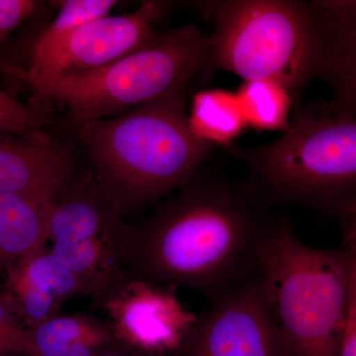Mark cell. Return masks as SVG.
<instances>
[{
  "label": "cell",
  "mask_w": 356,
  "mask_h": 356,
  "mask_svg": "<svg viewBox=\"0 0 356 356\" xmlns=\"http://www.w3.org/2000/svg\"><path fill=\"white\" fill-rule=\"evenodd\" d=\"M275 218L247 184L201 170L128 225L125 273L214 298L254 277Z\"/></svg>",
  "instance_id": "1"
},
{
  "label": "cell",
  "mask_w": 356,
  "mask_h": 356,
  "mask_svg": "<svg viewBox=\"0 0 356 356\" xmlns=\"http://www.w3.org/2000/svg\"><path fill=\"white\" fill-rule=\"evenodd\" d=\"M186 99L187 91H181L120 116L72 125L124 219L181 188L216 149L191 133Z\"/></svg>",
  "instance_id": "2"
},
{
  "label": "cell",
  "mask_w": 356,
  "mask_h": 356,
  "mask_svg": "<svg viewBox=\"0 0 356 356\" xmlns=\"http://www.w3.org/2000/svg\"><path fill=\"white\" fill-rule=\"evenodd\" d=\"M346 247L318 248L276 216L255 274L261 298L291 356H339L350 303Z\"/></svg>",
  "instance_id": "3"
},
{
  "label": "cell",
  "mask_w": 356,
  "mask_h": 356,
  "mask_svg": "<svg viewBox=\"0 0 356 356\" xmlns=\"http://www.w3.org/2000/svg\"><path fill=\"white\" fill-rule=\"evenodd\" d=\"M245 184L269 206H301L341 216L356 202V116L323 103L296 117L270 144L227 147Z\"/></svg>",
  "instance_id": "4"
},
{
  "label": "cell",
  "mask_w": 356,
  "mask_h": 356,
  "mask_svg": "<svg viewBox=\"0 0 356 356\" xmlns=\"http://www.w3.org/2000/svg\"><path fill=\"white\" fill-rule=\"evenodd\" d=\"M213 21L209 37L213 72L243 81L266 79L298 102L318 79L325 36L310 1L211 0L196 2Z\"/></svg>",
  "instance_id": "5"
},
{
  "label": "cell",
  "mask_w": 356,
  "mask_h": 356,
  "mask_svg": "<svg viewBox=\"0 0 356 356\" xmlns=\"http://www.w3.org/2000/svg\"><path fill=\"white\" fill-rule=\"evenodd\" d=\"M209 37L188 24L159 33L130 55L102 69L74 76L26 79L41 97L67 107L70 126L113 118L173 93L188 91L208 76Z\"/></svg>",
  "instance_id": "6"
},
{
  "label": "cell",
  "mask_w": 356,
  "mask_h": 356,
  "mask_svg": "<svg viewBox=\"0 0 356 356\" xmlns=\"http://www.w3.org/2000/svg\"><path fill=\"white\" fill-rule=\"evenodd\" d=\"M128 225L93 172H77L51 207L50 250L76 274L91 299L125 273Z\"/></svg>",
  "instance_id": "7"
},
{
  "label": "cell",
  "mask_w": 356,
  "mask_h": 356,
  "mask_svg": "<svg viewBox=\"0 0 356 356\" xmlns=\"http://www.w3.org/2000/svg\"><path fill=\"white\" fill-rule=\"evenodd\" d=\"M92 301L115 343L151 356L177 355L198 318L179 298L177 287L127 273Z\"/></svg>",
  "instance_id": "8"
},
{
  "label": "cell",
  "mask_w": 356,
  "mask_h": 356,
  "mask_svg": "<svg viewBox=\"0 0 356 356\" xmlns=\"http://www.w3.org/2000/svg\"><path fill=\"white\" fill-rule=\"evenodd\" d=\"M172 7L170 2L147 0L133 13L91 21L55 48L32 54L29 69L0 60V72L22 81L74 76L102 69L153 40L159 34L156 25Z\"/></svg>",
  "instance_id": "9"
},
{
  "label": "cell",
  "mask_w": 356,
  "mask_h": 356,
  "mask_svg": "<svg viewBox=\"0 0 356 356\" xmlns=\"http://www.w3.org/2000/svg\"><path fill=\"white\" fill-rule=\"evenodd\" d=\"M178 356H291L255 277L210 299Z\"/></svg>",
  "instance_id": "10"
},
{
  "label": "cell",
  "mask_w": 356,
  "mask_h": 356,
  "mask_svg": "<svg viewBox=\"0 0 356 356\" xmlns=\"http://www.w3.org/2000/svg\"><path fill=\"white\" fill-rule=\"evenodd\" d=\"M76 156L50 136L28 137L0 131V194L56 202L72 184Z\"/></svg>",
  "instance_id": "11"
},
{
  "label": "cell",
  "mask_w": 356,
  "mask_h": 356,
  "mask_svg": "<svg viewBox=\"0 0 356 356\" xmlns=\"http://www.w3.org/2000/svg\"><path fill=\"white\" fill-rule=\"evenodd\" d=\"M2 290L29 330L57 317L67 300L84 294L76 274L46 248L9 269Z\"/></svg>",
  "instance_id": "12"
},
{
  "label": "cell",
  "mask_w": 356,
  "mask_h": 356,
  "mask_svg": "<svg viewBox=\"0 0 356 356\" xmlns=\"http://www.w3.org/2000/svg\"><path fill=\"white\" fill-rule=\"evenodd\" d=\"M54 204L21 194H0V270L6 275L26 257L46 248Z\"/></svg>",
  "instance_id": "13"
},
{
  "label": "cell",
  "mask_w": 356,
  "mask_h": 356,
  "mask_svg": "<svg viewBox=\"0 0 356 356\" xmlns=\"http://www.w3.org/2000/svg\"><path fill=\"white\" fill-rule=\"evenodd\" d=\"M113 343L102 318L67 314L30 329L26 356H99Z\"/></svg>",
  "instance_id": "14"
},
{
  "label": "cell",
  "mask_w": 356,
  "mask_h": 356,
  "mask_svg": "<svg viewBox=\"0 0 356 356\" xmlns=\"http://www.w3.org/2000/svg\"><path fill=\"white\" fill-rule=\"evenodd\" d=\"M188 125L196 139L224 149L234 145L248 128L236 92L222 88L205 89L194 95Z\"/></svg>",
  "instance_id": "15"
},
{
  "label": "cell",
  "mask_w": 356,
  "mask_h": 356,
  "mask_svg": "<svg viewBox=\"0 0 356 356\" xmlns=\"http://www.w3.org/2000/svg\"><path fill=\"white\" fill-rule=\"evenodd\" d=\"M324 55L318 79L332 90L327 106L356 116V31L325 34Z\"/></svg>",
  "instance_id": "16"
},
{
  "label": "cell",
  "mask_w": 356,
  "mask_h": 356,
  "mask_svg": "<svg viewBox=\"0 0 356 356\" xmlns=\"http://www.w3.org/2000/svg\"><path fill=\"white\" fill-rule=\"evenodd\" d=\"M236 95L248 127L259 132L289 130L294 100L280 83L266 79L243 81Z\"/></svg>",
  "instance_id": "17"
},
{
  "label": "cell",
  "mask_w": 356,
  "mask_h": 356,
  "mask_svg": "<svg viewBox=\"0 0 356 356\" xmlns=\"http://www.w3.org/2000/svg\"><path fill=\"white\" fill-rule=\"evenodd\" d=\"M116 0H67L60 2V11L55 20L40 35L33 54L55 48L72 33L91 21L110 15L117 6Z\"/></svg>",
  "instance_id": "18"
},
{
  "label": "cell",
  "mask_w": 356,
  "mask_h": 356,
  "mask_svg": "<svg viewBox=\"0 0 356 356\" xmlns=\"http://www.w3.org/2000/svg\"><path fill=\"white\" fill-rule=\"evenodd\" d=\"M51 123L50 115L38 104H26L0 88V131L43 137L44 127Z\"/></svg>",
  "instance_id": "19"
},
{
  "label": "cell",
  "mask_w": 356,
  "mask_h": 356,
  "mask_svg": "<svg viewBox=\"0 0 356 356\" xmlns=\"http://www.w3.org/2000/svg\"><path fill=\"white\" fill-rule=\"evenodd\" d=\"M325 34L356 31V0L310 1Z\"/></svg>",
  "instance_id": "20"
},
{
  "label": "cell",
  "mask_w": 356,
  "mask_h": 356,
  "mask_svg": "<svg viewBox=\"0 0 356 356\" xmlns=\"http://www.w3.org/2000/svg\"><path fill=\"white\" fill-rule=\"evenodd\" d=\"M29 332L18 318L6 293L0 291V353L27 355Z\"/></svg>",
  "instance_id": "21"
},
{
  "label": "cell",
  "mask_w": 356,
  "mask_h": 356,
  "mask_svg": "<svg viewBox=\"0 0 356 356\" xmlns=\"http://www.w3.org/2000/svg\"><path fill=\"white\" fill-rule=\"evenodd\" d=\"M343 245L350 252L353 268L348 317L341 337L339 356H356V232L343 235Z\"/></svg>",
  "instance_id": "22"
},
{
  "label": "cell",
  "mask_w": 356,
  "mask_h": 356,
  "mask_svg": "<svg viewBox=\"0 0 356 356\" xmlns=\"http://www.w3.org/2000/svg\"><path fill=\"white\" fill-rule=\"evenodd\" d=\"M40 4L34 0H0V49L24 21L34 15Z\"/></svg>",
  "instance_id": "23"
},
{
  "label": "cell",
  "mask_w": 356,
  "mask_h": 356,
  "mask_svg": "<svg viewBox=\"0 0 356 356\" xmlns=\"http://www.w3.org/2000/svg\"><path fill=\"white\" fill-rule=\"evenodd\" d=\"M99 356H151L134 350L132 348H126L121 344L113 343L108 346Z\"/></svg>",
  "instance_id": "24"
},
{
  "label": "cell",
  "mask_w": 356,
  "mask_h": 356,
  "mask_svg": "<svg viewBox=\"0 0 356 356\" xmlns=\"http://www.w3.org/2000/svg\"><path fill=\"white\" fill-rule=\"evenodd\" d=\"M343 221V232L356 231V202L351 204L350 207L343 211L339 216Z\"/></svg>",
  "instance_id": "25"
},
{
  "label": "cell",
  "mask_w": 356,
  "mask_h": 356,
  "mask_svg": "<svg viewBox=\"0 0 356 356\" xmlns=\"http://www.w3.org/2000/svg\"><path fill=\"white\" fill-rule=\"evenodd\" d=\"M0 356H26V355H16V353H0Z\"/></svg>",
  "instance_id": "26"
}]
</instances>
